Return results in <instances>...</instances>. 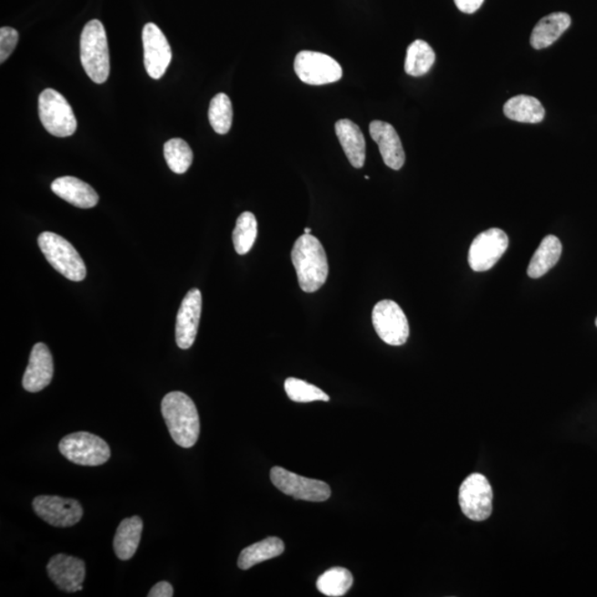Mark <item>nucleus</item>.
<instances>
[{
	"instance_id": "obj_1",
	"label": "nucleus",
	"mask_w": 597,
	"mask_h": 597,
	"mask_svg": "<svg viewBox=\"0 0 597 597\" xmlns=\"http://www.w3.org/2000/svg\"><path fill=\"white\" fill-rule=\"evenodd\" d=\"M291 260L297 272L300 288L315 293L325 284L329 274L328 258L323 244L311 234H304L294 243Z\"/></svg>"
},
{
	"instance_id": "obj_2",
	"label": "nucleus",
	"mask_w": 597,
	"mask_h": 597,
	"mask_svg": "<svg viewBox=\"0 0 597 597\" xmlns=\"http://www.w3.org/2000/svg\"><path fill=\"white\" fill-rule=\"evenodd\" d=\"M161 408L173 441L183 448L195 445L201 432V423L192 398L182 392L168 393L163 398Z\"/></svg>"
},
{
	"instance_id": "obj_3",
	"label": "nucleus",
	"mask_w": 597,
	"mask_h": 597,
	"mask_svg": "<svg viewBox=\"0 0 597 597\" xmlns=\"http://www.w3.org/2000/svg\"><path fill=\"white\" fill-rule=\"evenodd\" d=\"M81 64L94 83L102 85L109 78L110 54L104 25L100 20L85 25L80 40Z\"/></svg>"
},
{
	"instance_id": "obj_4",
	"label": "nucleus",
	"mask_w": 597,
	"mask_h": 597,
	"mask_svg": "<svg viewBox=\"0 0 597 597\" xmlns=\"http://www.w3.org/2000/svg\"><path fill=\"white\" fill-rule=\"evenodd\" d=\"M45 259L57 272L71 282H83L86 268L83 258L66 239L57 234L45 232L38 237Z\"/></svg>"
},
{
	"instance_id": "obj_5",
	"label": "nucleus",
	"mask_w": 597,
	"mask_h": 597,
	"mask_svg": "<svg viewBox=\"0 0 597 597\" xmlns=\"http://www.w3.org/2000/svg\"><path fill=\"white\" fill-rule=\"evenodd\" d=\"M59 451L69 462L86 467L101 466L111 457L108 443L86 432L64 437L59 443Z\"/></svg>"
},
{
	"instance_id": "obj_6",
	"label": "nucleus",
	"mask_w": 597,
	"mask_h": 597,
	"mask_svg": "<svg viewBox=\"0 0 597 597\" xmlns=\"http://www.w3.org/2000/svg\"><path fill=\"white\" fill-rule=\"evenodd\" d=\"M39 117L45 129L57 137L73 135L78 126L69 102L54 89H45L40 94Z\"/></svg>"
},
{
	"instance_id": "obj_7",
	"label": "nucleus",
	"mask_w": 597,
	"mask_h": 597,
	"mask_svg": "<svg viewBox=\"0 0 597 597\" xmlns=\"http://www.w3.org/2000/svg\"><path fill=\"white\" fill-rule=\"evenodd\" d=\"M294 71L303 83L310 85L338 83L343 75L338 61L315 51H301L294 59Z\"/></svg>"
},
{
	"instance_id": "obj_8",
	"label": "nucleus",
	"mask_w": 597,
	"mask_h": 597,
	"mask_svg": "<svg viewBox=\"0 0 597 597\" xmlns=\"http://www.w3.org/2000/svg\"><path fill=\"white\" fill-rule=\"evenodd\" d=\"M493 488L482 473H473L464 479L459 489L462 512L473 522H483L493 512Z\"/></svg>"
},
{
	"instance_id": "obj_9",
	"label": "nucleus",
	"mask_w": 597,
	"mask_h": 597,
	"mask_svg": "<svg viewBox=\"0 0 597 597\" xmlns=\"http://www.w3.org/2000/svg\"><path fill=\"white\" fill-rule=\"evenodd\" d=\"M372 321L377 335L386 344L400 346L406 343L410 336V325L404 311L395 301H380L372 313Z\"/></svg>"
},
{
	"instance_id": "obj_10",
	"label": "nucleus",
	"mask_w": 597,
	"mask_h": 597,
	"mask_svg": "<svg viewBox=\"0 0 597 597\" xmlns=\"http://www.w3.org/2000/svg\"><path fill=\"white\" fill-rule=\"evenodd\" d=\"M270 478L280 492L297 500L323 502L331 496V488L328 483L299 476L283 467H274L270 472Z\"/></svg>"
},
{
	"instance_id": "obj_11",
	"label": "nucleus",
	"mask_w": 597,
	"mask_h": 597,
	"mask_svg": "<svg viewBox=\"0 0 597 597\" xmlns=\"http://www.w3.org/2000/svg\"><path fill=\"white\" fill-rule=\"evenodd\" d=\"M508 246L509 238L502 229L492 228L479 234L469 249V265L473 272H488L503 256Z\"/></svg>"
},
{
	"instance_id": "obj_12",
	"label": "nucleus",
	"mask_w": 597,
	"mask_h": 597,
	"mask_svg": "<svg viewBox=\"0 0 597 597\" xmlns=\"http://www.w3.org/2000/svg\"><path fill=\"white\" fill-rule=\"evenodd\" d=\"M33 508L39 518L57 528L73 527L84 515V509L79 502L58 496L35 497Z\"/></svg>"
},
{
	"instance_id": "obj_13",
	"label": "nucleus",
	"mask_w": 597,
	"mask_h": 597,
	"mask_svg": "<svg viewBox=\"0 0 597 597\" xmlns=\"http://www.w3.org/2000/svg\"><path fill=\"white\" fill-rule=\"evenodd\" d=\"M146 73L152 79H161L172 61V49L165 35L155 24L144 25L142 34Z\"/></svg>"
},
{
	"instance_id": "obj_14",
	"label": "nucleus",
	"mask_w": 597,
	"mask_h": 597,
	"mask_svg": "<svg viewBox=\"0 0 597 597\" xmlns=\"http://www.w3.org/2000/svg\"><path fill=\"white\" fill-rule=\"evenodd\" d=\"M202 314V294L198 289L188 291L183 299L176 318V343L178 348H192L196 340L199 320Z\"/></svg>"
},
{
	"instance_id": "obj_15",
	"label": "nucleus",
	"mask_w": 597,
	"mask_h": 597,
	"mask_svg": "<svg viewBox=\"0 0 597 597\" xmlns=\"http://www.w3.org/2000/svg\"><path fill=\"white\" fill-rule=\"evenodd\" d=\"M47 572L61 591L75 593L85 580V564L75 556L57 554L50 559Z\"/></svg>"
},
{
	"instance_id": "obj_16",
	"label": "nucleus",
	"mask_w": 597,
	"mask_h": 597,
	"mask_svg": "<svg viewBox=\"0 0 597 597\" xmlns=\"http://www.w3.org/2000/svg\"><path fill=\"white\" fill-rule=\"evenodd\" d=\"M54 376V359L48 346L37 343L29 357V364L23 379L24 389L37 393L47 387Z\"/></svg>"
},
{
	"instance_id": "obj_17",
	"label": "nucleus",
	"mask_w": 597,
	"mask_h": 597,
	"mask_svg": "<svg viewBox=\"0 0 597 597\" xmlns=\"http://www.w3.org/2000/svg\"><path fill=\"white\" fill-rule=\"evenodd\" d=\"M372 139L379 145L383 161L392 170H401L405 163V152L394 126L383 121H373L370 124Z\"/></svg>"
},
{
	"instance_id": "obj_18",
	"label": "nucleus",
	"mask_w": 597,
	"mask_h": 597,
	"mask_svg": "<svg viewBox=\"0 0 597 597\" xmlns=\"http://www.w3.org/2000/svg\"><path fill=\"white\" fill-rule=\"evenodd\" d=\"M51 190L71 205L89 209L96 206L99 195L89 184L73 176L59 177L51 184Z\"/></svg>"
},
{
	"instance_id": "obj_19",
	"label": "nucleus",
	"mask_w": 597,
	"mask_h": 597,
	"mask_svg": "<svg viewBox=\"0 0 597 597\" xmlns=\"http://www.w3.org/2000/svg\"><path fill=\"white\" fill-rule=\"evenodd\" d=\"M335 133L351 165L355 168L363 167L366 158V144L360 127L351 120H339L335 124Z\"/></svg>"
},
{
	"instance_id": "obj_20",
	"label": "nucleus",
	"mask_w": 597,
	"mask_h": 597,
	"mask_svg": "<svg viewBox=\"0 0 597 597\" xmlns=\"http://www.w3.org/2000/svg\"><path fill=\"white\" fill-rule=\"evenodd\" d=\"M571 25V17L565 13H553L535 25L530 42L534 49H544L553 45Z\"/></svg>"
},
{
	"instance_id": "obj_21",
	"label": "nucleus",
	"mask_w": 597,
	"mask_h": 597,
	"mask_svg": "<svg viewBox=\"0 0 597 597\" xmlns=\"http://www.w3.org/2000/svg\"><path fill=\"white\" fill-rule=\"evenodd\" d=\"M143 522L140 517L126 518L116 530L114 547V552L122 561H127L134 556L139 548L142 537Z\"/></svg>"
},
{
	"instance_id": "obj_22",
	"label": "nucleus",
	"mask_w": 597,
	"mask_h": 597,
	"mask_svg": "<svg viewBox=\"0 0 597 597\" xmlns=\"http://www.w3.org/2000/svg\"><path fill=\"white\" fill-rule=\"evenodd\" d=\"M562 254V244L553 234L544 237L537 252L534 253L528 267L530 278L538 279L549 273L558 264Z\"/></svg>"
},
{
	"instance_id": "obj_23",
	"label": "nucleus",
	"mask_w": 597,
	"mask_h": 597,
	"mask_svg": "<svg viewBox=\"0 0 597 597\" xmlns=\"http://www.w3.org/2000/svg\"><path fill=\"white\" fill-rule=\"evenodd\" d=\"M284 551V543L282 539L269 537L260 542L249 545L242 551L238 559L239 569L249 570L253 566L264 562V561L277 558Z\"/></svg>"
},
{
	"instance_id": "obj_24",
	"label": "nucleus",
	"mask_w": 597,
	"mask_h": 597,
	"mask_svg": "<svg viewBox=\"0 0 597 597\" xmlns=\"http://www.w3.org/2000/svg\"><path fill=\"white\" fill-rule=\"evenodd\" d=\"M510 120L522 124H539L544 119L545 110L538 99L529 95H517L510 99L503 108Z\"/></svg>"
},
{
	"instance_id": "obj_25",
	"label": "nucleus",
	"mask_w": 597,
	"mask_h": 597,
	"mask_svg": "<svg viewBox=\"0 0 597 597\" xmlns=\"http://www.w3.org/2000/svg\"><path fill=\"white\" fill-rule=\"evenodd\" d=\"M436 55L430 45L423 40H415L407 48L405 73L412 76H422L430 73L435 64Z\"/></svg>"
},
{
	"instance_id": "obj_26",
	"label": "nucleus",
	"mask_w": 597,
	"mask_h": 597,
	"mask_svg": "<svg viewBox=\"0 0 597 597\" xmlns=\"http://www.w3.org/2000/svg\"><path fill=\"white\" fill-rule=\"evenodd\" d=\"M352 585H353V575L344 568H333L326 571L316 581V588L321 593L331 597L344 596Z\"/></svg>"
},
{
	"instance_id": "obj_27",
	"label": "nucleus",
	"mask_w": 597,
	"mask_h": 597,
	"mask_svg": "<svg viewBox=\"0 0 597 597\" xmlns=\"http://www.w3.org/2000/svg\"><path fill=\"white\" fill-rule=\"evenodd\" d=\"M258 224L253 213L244 212L238 217L233 233L234 249L238 254H246L256 242Z\"/></svg>"
},
{
	"instance_id": "obj_28",
	"label": "nucleus",
	"mask_w": 597,
	"mask_h": 597,
	"mask_svg": "<svg viewBox=\"0 0 597 597\" xmlns=\"http://www.w3.org/2000/svg\"><path fill=\"white\" fill-rule=\"evenodd\" d=\"M233 105L229 96L218 94L214 96L209 105L208 117L211 125L218 134H227L233 124Z\"/></svg>"
},
{
	"instance_id": "obj_29",
	"label": "nucleus",
	"mask_w": 597,
	"mask_h": 597,
	"mask_svg": "<svg viewBox=\"0 0 597 597\" xmlns=\"http://www.w3.org/2000/svg\"><path fill=\"white\" fill-rule=\"evenodd\" d=\"M164 156L168 167L175 174H184L193 163V151L191 146L182 139H172L164 145Z\"/></svg>"
},
{
	"instance_id": "obj_30",
	"label": "nucleus",
	"mask_w": 597,
	"mask_h": 597,
	"mask_svg": "<svg viewBox=\"0 0 597 597\" xmlns=\"http://www.w3.org/2000/svg\"><path fill=\"white\" fill-rule=\"evenodd\" d=\"M284 390L291 401L311 403L315 401L329 402L330 397L319 387L303 380L289 377L284 382Z\"/></svg>"
},
{
	"instance_id": "obj_31",
	"label": "nucleus",
	"mask_w": 597,
	"mask_h": 597,
	"mask_svg": "<svg viewBox=\"0 0 597 597\" xmlns=\"http://www.w3.org/2000/svg\"><path fill=\"white\" fill-rule=\"evenodd\" d=\"M19 35L16 29L3 27L0 29V63L4 64L14 53L18 44Z\"/></svg>"
},
{
	"instance_id": "obj_32",
	"label": "nucleus",
	"mask_w": 597,
	"mask_h": 597,
	"mask_svg": "<svg viewBox=\"0 0 597 597\" xmlns=\"http://www.w3.org/2000/svg\"><path fill=\"white\" fill-rule=\"evenodd\" d=\"M174 595V589L173 586L168 583V582H158L157 584L153 586L150 593L147 594L149 597H172Z\"/></svg>"
},
{
	"instance_id": "obj_33",
	"label": "nucleus",
	"mask_w": 597,
	"mask_h": 597,
	"mask_svg": "<svg viewBox=\"0 0 597 597\" xmlns=\"http://www.w3.org/2000/svg\"><path fill=\"white\" fill-rule=\"evenodd\" d=\"M456 6L464 14L476 13L482 7L483 0H455Z\"/></svg>"
},
{
	"instance_id": "obj_34",
	"label": "nucleus",
	"mask_w": 597,
	"mask_h": 597,
	"mask_svg": "<svg viewBox=\"0 0 597 597\" xmlns=\"http://www.w3.org/2000/svg\"><path fill=\"white\" fill-rule=\"evenodd\" d=\"M304 234H311V229L310 228H305L304 229Z\"/></svg>"
},
{
	"instance_id": "obj_35",
	"label": "nucleus",
	"mask_w": 597,
	"mask_h": 597,
	"mask_svg": "<svg viewBox=\"0 0 597 597\" xmlns=\"http://www.w3.org/2000/svg\"><path fill=\"white\" fill-rule=\"evenodd\" d=\"M595 324H596V326H597V318H596V321H595Z\"/></svg>"
}]
</instances>
